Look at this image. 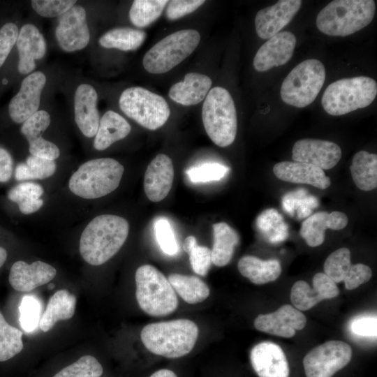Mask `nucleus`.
I'll use <instances>...</instances> for the list:
<instances>
[{"label": "nucleus", "mask_w": 377, "mask_h": 377, "mask_svg": "<svg viewBox=\"0 0 377 377\" xmlns=\"http://www.w3.org/2000/svg\"><path fill=\"white\" fill-rule=\"evenodd\" d=\"M7 258V252L6 249L0 246V267L4 264Z\"/></svg>", "instance_id": "obj_54"}, {"label": "nucleus", "mask_w": 377, "mask_h": 377, "mask_svg": "<svg viewBox=\"0 0 377 377\" xmlns=\"http://www.w3.org/2000/svg\"><path fill=\"white\" fill-rule=\"evenodd\" d=\"M174 179L171 158L165 154H158L149 164L144 177V190L152 202L163 200L169 193Z\"/></svg>", "instance_id": "obj_21"}, {"label": "nucleus", "mask_w": 377, "mask_h": 377, "mask_svg": "<svg viewBox=\"0 0 377 377\" xmlns=\"http://www.w3.org/2000/svg\"><path fill=\"white\" fill-rule=\"evenodd\" d=\"M75 0H32V9L40 16L46 18L59 17L75 5Z\"/></svg>", "instance_id": "obj_44"}, {"label": "nucleus", "mask_w": 377, "mask_h": 377, "mask_svg": "<svg viewBox=\"0 0 377 377\" xmlns=\"http://www.w3.org/2000/svg\"><path fill=\"white\" fill-rule=\"evenodd\" d=\"M22 332L9 325L0 313V362L8 360L23 349Z\"/></svg>", "instance_id": "obj_36"}, {"label": "nucleus", "mask_w": 377, "mask_h": 377, "mask_svg": "<svg viewBox=\"0 0 377 377\" xmlns=\"http://www.w3.org/2000/svg\"><path fill=\"white\" fill-rule=\"evenodd\" d=\"M135 295L140 307L152 316H167L176 310L178 300L168 279L156 267L144 265L135 272Z\"/></svg>", "instance_id": "obj_7"}, {"label": "nucleus", "mask_w": 377, "mask_h": 377, "mask_svg": "<svg viewBox=\"0 0 377 377\" xmlns=\"http://www.w3.org/2000/svg\"><path fill=\"white\" fill-rule=\"evenodd\" d=\"M375 11L373 0H334L319 12L316 26L326 35L347 36L369 25Z\"/></svg>", "instance_id": "obj_3"}, {"label": "nucleus", "mask_w": 377, "mask_h": 377, "mask_svg": "<svg viewBox=\"0 0 377 377\" xmlns=\"http://www.w3.org/2000/svg\"><path fill=\"white\" fill-rule=\"evenodd\" d=\"M273 172L284 182L310 184L324 190L331 184L330 179L320 168L302 162L281 161L274 165Z\"/></svg>", "instance_id": "obj_23"}, {"label": "nucleus", "mask_w": 377, "mask_h": 377, "mask_svg": "<svg viewBox=\"0 0 377 377\" xmlns=\"http://www.w3.org/2000/svg\"><path fill=\"white\" fill-rule=\"evenodd\" d=\"M251 364L259 377H289L290 369L281 348L270 341L253 346L250 353Z\"/></svg>", "instance_id": "obj_20"}, {"label": "nucleus", "mask_w": 377, "mask_h": 377, "mask_svg": "<svg viewBox=\"0 0 377 377\" xmlns=\"http://www.w3.org/2000/svg\"><path fill=\"white\" fill-rule=\"evenodd\" d=\"M183 248L189 256L193 270L200 276H206L212 263L211 250L207 246H199L193 235L185 239Z\"/></svg>", "instance_id": "obj_37"}, {"label": "nucleus", "mask_w": 377, "mask_h": 377, "mask_svg": "<svg viewBox=\"0 0 377 377\" xmlns=\"http://www.w3.org/2000/svg\"><path fill=\"white\" fill-rule=\"evenodd\" d=\"M167 0H135L129 10V19L138 27H145L156 20L161 15Z\"/></svg>", "instance_id": "obj_34"}, {"label": "nucleus", "mask_w": 377, "mask_h": 377, "mask_svg": "<svg viewBox=\"0 0 377 377\" xmlns=\"http://www.w3.org/2000/svg\"><path fill=\"white\" fill-rule=\"evenodd\" d=\"M350 251L340 248L328 256L324 263V273L335 283L343 281L350 266Z\"/></svg>", "instance_id": "obj_38"}, {"label": "nucleus", "mask_w": 377, "mask_h": 377, "mask_svg": "<svg viewBox=\"0 0 377 377\" xmlns=\"http://www.w3.org/2000/svg\"><path fill=\"white\" fill-rule=\"evenodd\" d=\"M377 318L376 316H361L355 318L350 327L353 334L360 337H376Z\"/></svg>", "instance_id": "obj_50"}, {"label": "nucleus", "mask_w": 377, "mask_h": 377, "mask_svg": "<svg viewBox=\"0 0 377 377\" xmlns=\"http://www.w3.org/2000/svg\"><path fill=\"white\" fill-rule=\"evenodd\" d=\"M296 41L295 36L290 31H281L269 38L254 57L255 70L265 72L288 63L293 54Z\"/></svg>", "instance_id": "obj_16"}, {"label": "nucleus", "mask_w": 377, "mask_h": 377, "mask_svg": "<svg viewBox=\"0 0 377 377\" xmlns=\"http://www.w3.org/2000/svg\"><path fill=\"white\" fill-rule=\"evenodd\" d=\"M238 269L252 283L260 285L276 280L281 274V266L276 259L264 260L253 256H245L239 260Z\"/></svg>", "instance_id": "obj_28"}, {"label": "nucleus", "mask_w": 377, "mask_h": 377, "mask_svg": "<svg viewBox=\"0 0 377 377\" xmlns=\"http://www.w3.org/2000/svg\"><path fill=\"white\" fill-rule=\"evenodd\" d=\"M131 130L126 119L113 110H108L100 118L94 147L98 151L105 150L115 142L125 138Z\"/></svg>", "instance_id": "obj_26"}, {"label": "nucleus", "mask_w": 377, "mask_h": 377, "mask_svg": "<svg viewBox=\"0 0 377 377\" xmlns=\"http://www.w3.org/2000/svg\"><path fill=\"white\" fill-rule=\"evenodd\" d=\"M51 117L48 112L38 110L22 124L20 131L28 142L42 136L49 127Z\"/></svg>", "instance_id": "obj_43"}, {"label": "nucleus", "mask_w": 377, "mask_h": 377, "mask_svg": "<svg viewBox=\"0 0 377 377\" xmlns=\"http://www.w3.org/2000/svg\"><path fill=\"white\" fill-rule=\"evenodd\" d=\"M18 33V27L13 22H7L0 28V68L15 45Z\"/></svg>", "instance_id": "obj_46"}, {"label": "nucleus", "mask_w": 377, "mask_h": 377, "mask_svg": "<svg viewBox=\"0 0 377 377\" xmlns=\"http://www.w3.org/2000/svg\"><path fill=\"white\" fill-rule=\"evenodd\" d=\"M214 244L211 250L212 262L218 267L228 265L239 243L237 232L225 222L212 225Z\"/></svg>", "instance_id": "obj_29"}, {"label": "nucleus", "mask_w": 377, "mask_h": 377, "mask_svg": "<svg viewBox=\"0 0 377 377\" xmlns=\"http://www.w3.org/2000/svg\"><path fill=\"white\" fill-rule=\"evenodd\" d=\"M325 80L323 64L309 59L297 64L283 80L280 96L287 105L302 108L310 105L320 91Z\"/></svg>", "instance_id": "obj_8"}, {"label": "nucleus", "mask_w": 377, "mask_h": 377, "mask_svg": "<svg viewBox=\"0 0 377 377\" xmlns=\"http://www.w3.org/2000/svg\"><path fill=\"white\" fill-rule=\"evenodd\" d=\"M13 160L5 148L0 147V182H6L12 177Z\"/></svg>", "instance_id": "obj_52"}, {"label": "nucleus", "mask_w": 377, "mask_h": 377, "mask_svg": "<svg viewBox=\"0 0 377 377\" xmlns=\"http://www.w3.org/2000/svg\"><path fill=\"white\" fill-rule=\"evenodd\" d=\"M351 347L341 341H328L311 350L303 359L306 377H332L352 358Z\"/></svg>", "instance_id": "obj_11"}, {"label": "nucleus", "mask_w": 377, "mask_h": 377, "mask_svg": "<svg viewBox=\"0 0 377 377\" xmlns=\"http://www.w3.org/2000/svg\"><path fill=\"white\" fill-rule=\"evenodd\" d=\"M124 171V166L114 158L91 159L80 165L72 175L68 187L82 198H101L119 186Z\"/></svg>", "instance_id": "obj_4"}, {"label": "nucleus", "mask_w": 377, "mask_h": 377, "mask_svg": "<svg viewBox=\"0 0 377 377\" xmlns=\"http://www.w3.org/2000/svg\"><path fill=\"white\" fill-rule=\"evenodd\" d=\"M76 298L67 290L57 291L49 300L39 323L40 330L47 332L57 321L71 318L75 310Z\"/></svg>", "instance_id": "obj_27"}, {"label": "nucleus", "mask_w": 377, "mask_h": 377, "mask_svg": "<svg viewBox=\"0 0 377 377\" xmlns=\"http://www.w3.org/2000/svg\"><path fill=\"white\" fill-rule=\"evenodd\" d=\"M306 324L304 314L290 304L269 313L260 314L254 321L258 330L286 338L293 337L295 331L303 329Z\"/></svg>", "instance_id": "obj_15"}, {"label": "nucleus", "mask_w": 377, "mask_h": 377, "mask_svg": "<svg viewBox=\"0 0 377 377\" xmlns=\"http://www.w3.org/2000/svg\"><path fill=\"white\" fill-rule=\"evenodd\" d=\"M97 105L98 94L95 88L87 83L79 84L73 96L74 118L85 137L93 138L98 131L100 115Z\"/></svg>", "instance_id": "obj_19"}, {"label": "nucleus", "mask_w": 377, "mask_h": 377, "mask_svg": "<svg viewBox=\"0 0 377 377\" xmlns=\"http://www.w3.org/2000/svg\"><path fill=\"white\" fill-rule=\"evenodd\" d=\"M54 34L59 47L66 52L84 49L91 37L85 8L76 4L60 15Z\"/></svg>", "instance_id": "obj_12"}, {"label": "nucleus", "mask_w": 377, "mask_h": 377, "mask_svg": "<svg viewBox=\"0 0 377 377\" xmlns=\"http://www.w3.org/2000/svg\"><path fill=\"white\" fill-rule=\"evenodd\" d=\"M48 288H54V285L53 283L49 284Z\"/></svg>", "instance_id": "obj_55"}, {"label": "nucleus", "mask_w": 377, "mask_h": 377, "mask_svg": "<svg viewBox=\"0 0 377 377\" xmlns=\"http://www.w3.org/2000/svg\"><path fill=\"white\" fill-rule=\"evenodd\" d=\"M341 149L335 142L304 138L295 142L292 149L294 161L313 165L322 170L334 168L340 161Z\"/></svg>", "instance_id": "obj_14"}, {"label": "nucleus", "mask_w": 377, "mask_h": 377, "mask_svg": "<svg viewBox=\"0 0 377 377\" xmlns=\"http://www.w3.org/2000/svg\"><path fill=\"white\" fill-rule=\"evenodd\" d=\"M372 276L371 268L364 264L351 265L343 279L347 290H354L360 285L369 281Z\"/></svg>", "instance_id": "obj_49"}, {"label": "nucleus", "mask_w": 377, "mask_h": 377, "mask_svg": "<svg viewBox=\"0 0 377 377\" xmlns=\"http://www.w3.org/2000/svg\"><path fill=\"white\" fill-rule=\"evenodd\" d=\"M29 151L32 156L52 161L60 155L59 147L42 136L29 142Z\"/></svg>", "instance_id": "obj_47"}, {"label": "nucleus", "mask_w": 377, "mask_h": 377, "mask_svg": "<svg viewBox=\"0 0 377 377\" xmlns=\"http://www.w3.org/2000/svg\"><path fill=\"white\" fill-rule=\"evenodd\" d=\"M198 336L197 325L188 319H177L147 325L141 331L142 342L151 353L168 358L189 353Z\"/></svg>", "instance_id": "obj_2"}, {"label": "nucleus", "mask_w": 377, "mask_h": 377, "mask_svg": "<svg viewBox=\"0 0 377 377\" xmlns=\"http://www.w3.org/2000/svg\"><path fill=\"white\" fill-rule=\"evenodd\" d=\"M168 279L179 295L188 304H197L209 295V288L200 278L181 274H171Z\"/></svg>", "instance_id": "obj_32"}, {"label": "nucleus", "mask_w": 377, "mask_h": 377, "mask_svg": "<svg viewBox=\"0 0 377 377\" xmlns=\"http://www.w3.org/2000/svg\"><path fill=\"white\" fill-rule=\"evenodd\" d=\"M313 287L316 288L323 300L331 299L339 294V289L336 283L325 273L316 274L312 280Z\"/></svg>", "instance_id": "obj_51"}, {"label": "nucleus", "mask_w": 377, "mask_h": 377, "mask_svg": "<svg viewBox=\"0 0 377 377\" xmlns=\"http://www.w3.org/2000/svg\"><path fill=\"white\" fill-rule=\"evenodd\" d=\"M56 274L55 268L44 262L35 261L29 265L19 260L12 265L8 279L15 290L29 292L47 283Z\"/></svg>", "instance_id": "obj_22"}, {"label": "nucleus", "mask_w": 377, "mask_h": 377, "mask_svg": "<svg viewBox=\"0 0 377 377\" xmlns=\"http://www.w3.org/2000/svg\"><path fill=\"white\" fill-rule=\"evenodd\" d=\"M18 54L17 70L27 75L34 71L36 61L43 59L47 43L38 28L30 23L22 26L15 43Z\"/></svg>", "instance_id": "obj_18"}, {"label": "nucleus", "mask_w": 377, "mask_h": 377, "mask_svg": "<svg viewBox=\"0 0 377 377\" xmlns=\"http://www.w3.org/2000/svg\"><path fill=\"white\" fill-rule=\"evenodd\" d=\"M377 95L376 82L367 76L338 80L325 90L321 104L332 116H340L369 106Z\"/></svg>", "instance_id": "obj_6"}, {"label": "nucleus", "mask_w": 377, "mask_h": 377, "mask_svg": "<svg viewBox=\"0 0 377 377\" xmlns=\"http://www.w3.org/2000/svg\"><path fill=\"white\" fill-rule=\"evenodd\" d=\"M290 300L295 308L306 311L323 300V298L316 288H311L304 281H298L291 288Z\"/></svg>", "instance_id": "obj_40"}, {"label": "nucleus", "mask_w": 377, "mask_h": 377, "mask_svg": "<svg viewBox=\"0 0 377 377\" xmlns=\"http://www.w3.org/2000/svg\"><path fill=\"white\" fill-rule=\"evenodd\" d=\"M352 178L360 190L370 191L377 187V155L367 151L357 152L350 166Z\"/></svg>", "instance_id": "obj_30"}, {"label": "nucleus", "mask_w": 377, "mask_h": 377, "mask_svg": "<svg viewBox=\"0 0 377 377\" xmlns=\"http://www.w3.org/2000/svg\"><path fill=\"white\" fill-rule=\"evenodd\" d=\"M150 377H177L176 374L169 369H160L154 372Z\"/></svg>", "instance_id": "obj_53"}, {"label": "nucleus", "mask_w": 377, "mask_h": 377, "mask_svg": "<svg viewBox=\"0 0 377 377\" xmlns=\"http://www.w3.org/2000/svg\"><path fill=\"white\" fill-rule=\"evenodd\" d=\"M229 168L218 163H204L188 169L186 172L192 182L218 181L228 172Z\"/></svg>", "instance_id": "obj_42"}, {"label": "nucleus", "mask_w": 377, "mask_h": 377, "mask_svg": "<svg viewBox=\"0 0 377 377\" xmlns=\"http://www.w3.org/2000/svg\"><path fill=\"white\" fill-rule=\"evenodd\" d=\"M302 5L300 0H281L260 10L256 15L255 28L262 39L276 35L295 17Z\"/></svg>", "instance_id": "obj_17"}, {"label": "nucleus", "mask_w": 377, "mask_h": 377, "mask_svg": "<svg viewBox=\"0 0 377 377\" xmlns=\"http://www.w3.org/2000/svg\"><path fill=\"white\" fill-rule=\"evenodd\" d=\"M200 40L195 29L175 31L156 43L145 54V69L153 74L168 72L186 59L195 50Z\"/></svg>", "instance_id": "obj_9"}, {"label": "nucleus", "mask_w": 377, "mask_h": 377, "mask_svg": "<svg viewBox=\"0 0 377 377\" xmlns=\"http://www.w3.org/2000/svg\"><path fill=\"white\" fill-rule=\"evenodd\" d=\"M348 222V216L343 212H319L303 221L300 233L307 245L316 247L323 243L326 229L339 230L346 227Z\"/></svg>", "instance_id": "obj_24"}, {"label": "nucleus", "mask_w": 377, "mask_h": 377, "mask_svg": "<svg viewBox=\"0 0 377 377\" xmlns=\"http://www.w3.org/2000/svg\"><path fill=\"white\" fill-rule=\"evenodd\" d=\"M20 323L27 332L34 331L40 323V306L38 301L32 296H24L20 303Z\"/></svg>", "instance_id": "obj_41"}, {"label": "nucleus", "mask_w": 377, "mask_h": 377, "mask_svg": "<svg viewBox=\"0 0 377 377\" xmlns=\"http://www.w3.org/2000/svg\"><path fill=\"white\" fill-rule=\"evenodd\" d=\"M103 369L91 355H84L76 362L64 367L53 377H100Z\"/></svg>", "instance_id": "obj_39"}, {"label": "nucleus", "mask_w": 377, "mask_h": 377, "mask_svg": "<svg viewBox=\"0 0 377 377\" xmlns=\"http://www.w3.org/2000/svg\"><path fill=\"white\" fill-rule=\"evenodd\" d=\"M146 36V33L142 30L130 27H117L103 34L99 38L98 43L107 49L132 51L142 45Z\"/></svg>", "instance_id": "obj_31"}, {"label": "nucleus", "mask_w": 377, "mask_h": 377, "mask_svg": "<svg viewBox=\"0 0 377 377\" xmlns=\"http://www.w3.org/2000/svg\"><path fill=\"white\" fill-rule=\"evenodd\" d=\"M129 231L123 217L102 214L93 219L83 230L80 239V253L89 265H101L121 248Z\"/></svg>", "instance_id": "obj_1"}, {"label": "nucleus", "mask_w": 377, "mask_h": 377, "mask_svg": "<svg viewBox=\"0 0 377 377\" xmlns=\"http://www.w3.org/2000/svg\"><path fill=\"white\" fill-rule=\"evenodd\" d=\"M46 82L47 77L40 71H34L23 79L18 92L8 104L13 121L22 124L38 110Z\"/></svg>", "instance_id": "obj_13"}, {"label": "nucleus", "mask_w": 377, "mask_h": 377, "mask_svg": "<svg viewBox=\"0 0 377 377\" xmlns=\"http://www.w3.org/2000/svg\"><path fill=\"white\" fill-rule=\"evenodd\" d=\"M205 3L204 0H172L166 9L168 20H175L194 12Z\"/></svg>", "instance_id": "obj_48"}, {"label": "nucleus", "mask_w": 377, "mask_h": 377, "mask_svg": "<svg viewBox=\"0 0 377 377\" xmlns=\"http://www.w3.org/2000/svg\"><path fill=\"white\" fill-rule=\"evenodd\" d=\"M56 168L54 161L30 155L25 163H20L16 166L15 177L17 181L43 179L52 176Z\"/></svg>", "instance_id": "obj_35"}, {"label": "nucleus", "mask_w": 377, "mask_h": 377, "mask_svg": "<svg viewBox=\"0 0 377 377\" xmlns=\"http://www.w3.org/2000/svg\"><path fill=\"white\" fill-rule=\"evenodd\" d=\"M202 119L205 131L217 146L226 147L235 140L237 130V112L229 91L215 87L207 94Z\"/></svg>", "instance_id": "obj_5"}, {"label": "nucleus", "mask_w": 377, "mask_h": 377, "mask_svg": "<svg viewBox=\"0 0 377 377\" xmlns=\"http://www.w3.org/2000/svg\"><path fill=\"white\" fill-rule=\"evenodd\" d=\"M156 239L161 250L168 256H174L179 252V245L169 221L159 219L154 223Z\"/></svg>", "instance_id": "obj_45"}, {"label": "nucleus", "mask_w": 377, "mask_h": 377, "mask_svg": "<svg viewBox=\"0 0 377 377\" xmlns=\"http://www.w3.org/2000/svg\"><path fill=\"white\" fill-rule=\"evenodd\" d=\"M119 106L128 117L151 131L163 126L170 114L163 97L141 87L124 90L119 98Z\"/></svg>", "instance_id": "obj_10"}, {"label": "nucleus", "mask_w": 377, "mask_h": 377, "mask_svg": "<svg viewBox=\"0 0 377 377\" xmlns=\"http://www.w3.org/2000/svg\"><path fill=\"white\" fill-rule=\"evenodd\" d=\"M212 80L198 73L186 74L183 81L174 84L168 96L175 102L183 105H194L202 101L212 87Z\"/></svg>", "instance_id": "obj_25"}, {"label": "nucleus", "mask_w": 377, "mask_h": 377, "mask_svg": "<svg viewBox=\"0 0 377 377\" xmlns=\"http://www.w3.org/2000/svg\"><path fill=\"white\" fill-rule=\"evenodd\" d=\"M43 186L34 182H22L13 187L8 193V198L16 202L20 211L24 214L38 211L43 205L40 196Z\"/></svg>", "instance_id": "obj_33"}]
</instances>
